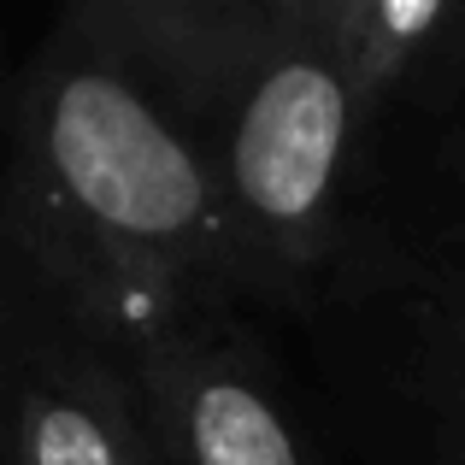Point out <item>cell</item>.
Wrapping results in <instances>:
<instances>
[{"label": "cell", "mask_w": 465, "mask_h": 465, "mask_svg": "<svg viewBox=\"0 0 465 465\" xmlns=\"http://www.w3.org/2000/svg\"><path fill=\"white\" fill-rule=\"evenodd\" d=\"M12 230L77 330L130 353L194 330L253 277L213 148L177 124L153 77L77 24L18 89Z\"/></svg>", "instance_id": "cell-1"}, {"label": "cell", "mask_w": 465, "mask_h": 465, "mask_svg": "<svg viewBox=\"0 0 465 465\" xmlns=\"http://www.w3.org/2000/svg\"><path fill=\"white\" fill-rule=\"evenodd\" d=\"M224 136L213 165L253 277H295L336 242L341 177L365 94L312 0H265V18L230 54Z\"/></svg>", "instance_id": "cell-2"}, {"label": "cell", "mask_w": 465, "mask_h": 465, "mask_svg": "<svg viewBox=\"0 0 465 465\" xmlns=\"http://www.w3.org/2000/svg\"><path fill=\"white\" fill-rule=\"evenodd\" d=\"M130 365L165 465H307L277 395L201 330L148 341Z\"/></svg>", "instance_id": "cell-3"}, {"label": "cell", "mask_w": 465, "mask_h": 465, "mask_svg": "<svg viewBox=\"0 0 465 465\" xmlns=\"http://www.w3.org/2000/svg\"><path fill=\"white\" fill-rule=\"evenodd\" d=\"M6 465H165L130 383L89 341H35L6 407Z\"/></svg>", "instance_id": "cell-4"}, {"label": "cell", "mask_w": 465, "mask_h": 465, "mask_svg": "<svg viewBox=\"0 0 465 465\" xmlns=\"http://www.w3.org/2000/svg\"><path fill=\"white\" fill-rule=\"evenodd\" d=\"M260 18L265 0H71L65 24L130 59L142 77L206 94Z\"/></svg>", "instance_id": "cell-5"}, {"label": "cell", "mask_w": 465, "mask_h": 465, "mask_svg": "<svg viewBox=\"0 0 465 465\" xmlns=\"http://www.w3.org/2000/svg\"><path fill=\"white\" fill-rule=\"evenodd\" d=\"M312 6L336 35L365 106L383 101L454 18V0H312Z\"/></svg>", "instance_id": "cell-6"}]
</instances>
